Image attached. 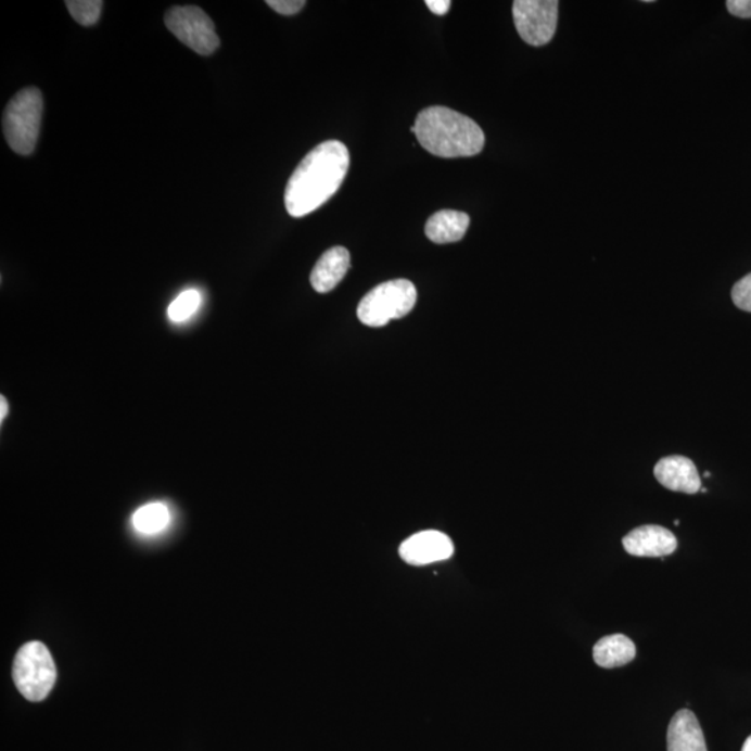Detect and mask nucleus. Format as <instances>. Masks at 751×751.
Masks as SVG:
<instances>
[{"label":"nucleus","instance_id":"obj_1","mask_svg":"<svg viewBox=\"0 0 751 751\" xmlns=\"http://www.w3.org/2000/svg\"><path fill=\"white\" fill-rule=\"evenodd\" d=\"M349 167L348 148L330 140L314 148L287 182L284 204L293 217L313 214L339 191Z\"/></svg>","mask_w":751,"mask_h":751},{"label":"nucleus","instance_id":"obj_2","mask_svg":"<svg viewBox=\"0 0 751 751\" xmlns=\"http://www.w3.org/2000/svg\"><path fill=\"white\" fill-rule=\"evenodd\" d=\"M411 131L424 150L447 160L478 155L486 142L476 122L444 106L424 109Z\"/></svg>","mask_w":751,"mask_h":751},{"label":"nucleus","instance_id":"obj_3","mask_svg":"<svg viewBox=\"0 0 751 751\" xmlns=\"http://www.w3.org/2000/svg\"><path fill=\"white\" fill-rule=\"evenodd\" d=\"M43 111L41 91L24 88L10 99L3 113V135L9 147L18 155H31L36 150Z\"/></svg>","mask_w":751,"mask_h":751},{"label":"nucleus","instance_id":"obj_4","mask_svg":"<svg viewBox=\"0 0 751 751\" xmlns=\"http://www.w3.org/2000/svg\"><path fill=\"white\" fill-rule=\"evenodd\" d=\"M418 293L411 281L399 279L376 287L358 305V318L369 328H383L413 309Z\"/></svg>","mask_w":751,"mask_h":751},{"label":"nucleus","instance_id":"obj_5","mask_svg":"<svg viewBox=\"0 0 751 751\" xmlns=\"http://www.w3.org/2000/svg\"><path fill=\"white\" fill-rule=\"evenodd\" d=\"M13 680L29 701H42L56 682V665L41 641H29L18 650L13 664Z\"/></svg>","mask_w":751,"mask_h":751},{"label":"nucleus","instance_id":"obj_6","mask_svg":"<svg viewBox=\"0 0 751 751\" xmlns=\"http://www.w3.org/2000/svg\"><path fill=\"white\" fill-rule=\"evenodd\" d=\"M165 24L173 36L202 56H209L220 47L214 22L200 8H171L165 14Z\"/></svg>","mask_w":751,"mask_h":751},{"label":"nucleus","instance_id":"obj_7","mask_svg":"<svg viewBox=\"0 0 751 751\" xmlns=\"http://www.w3.org/2000/svg\"><path fill=\"white\" fill-rule=\"evenodd\" d=\"M557 0H517L512 14L519 36L532 47L547 46L558 23Z\"/></svg>","mask_w":751,"mask_h":751},{"label":"nucleus","instance_id":"obj_8","mask_svg":"<svg viewBox=\"0 0 751 751\" xmlns=\"http://www.w3.org/2000/svg\"><path fill=\"white\" fill-rule=\"evenodd\" d=\"M451 538L438 531H423L408 537L399 547V557L409 565L424 567L454 556Z\"/></svg>","mask_w":751,"mask_h":751},{"label":"nucleus","instance_id":"obj_9","mask_svg":"<svg viewBox=\"0 0 751 751\" xmlns=\"http://www.w3.org/2000/svg\"><path fill=\"white\" fill-rule=\"evenodd\" d=\"M622 545L634 557H665L678 547V540L669 529L646 525L635 529L624 537Z\"/></svg>","mask_w":751,"mask_h":751},{"label":"nucleus","instance_id":"obj_10","mask_svg":"<svg viewBox=\"0 0 751 751\" xmlns=\"http://www.w3.org/2000/svg\"><path fill=\"white\" fill-rule=\"evenodd\" d=\"M657 481L672 492L696 494L700 492L701 479L691 459L682 456L662 458L654 468Z\"/></svg>","mask_w":751,"mask_h":751},{"label":"nucleus","instance_id":"obj_11","mask_svg":"<svg viewBox=\"0 0 751 751\" xmlns=\"http://www.w3.org/2000/svg\"><path fill=\"white\" fill-rule=\"evenodd\" d=\"M349 266V252L344 246H334L326 251L310 273V284L316 293L326 294L334 290L347 275Z\"/></svg>","mask_w":751,"mask_h":751},{"label":"nucleus","instance_id":"obj_12","mask_svg":"<svg viewBox=\"0 0 751 751\" xmlns=\"http://www.w3.org/2000/svg\"><path fill=\"white\" fill-rule=\"evenodd\" d=\"M666 743L669 751H707L703 729L690 710H679L671 720Z\"/></svg>","mask_w":751,"mask_h":751},{"label":"nucleus","instance_id":"obj_13","mask_svg":"<svg viewBox=\"0 0 751 751\" xmlns=\"http://www.w3.org/2000/svg\"><path fill=\"white\" fill-rule=\"evenodd\" d=\"M469 224H471V219L463 212L440 211L429 217L424 233L430 241L436 242V244H449V242L463 239Z\"/></svg>","mask_w":751,"mask_h":751},{"label":"nucleus","instance_id":"obj_14","mask_svg":"<svg viewBox=\"0 0 751 751\" xmlns=\"http://www.w3.org/2000/svg\"><path fill=\"white\" fill-rule=\"evenodd\" d=\"M593 657L602 669H616L635 660L636 646L625 635L606 636L595 645Z\"/></svg>","mask_w":751,"mask_h":751},{"label":"nucleus","instance_id":"obj_15","mask_svg":"<svg viewBox=\"0 0 751 751\" xmlns=\"http://www.w3.org/2000/svg\"><path fill=\"white\" fill-rule=\"evenodd\" d=\"M169 510L165 504L152 502L143 506L132 517V523L137 531L152 535V533L161 532L169 523Z\"/></svg>","mask_w":751,"mask_h":751},{"label":"nucleus","instance_id":"obj_16","mask_svg":"<svg viewBox=\"0 0 751 751\" xmlns=\"http://www.w3.org/2000/svg\"><path fill=\"white\" fill-rule=\"evenodd\" d=\"M64 4L72 17L84 27L96 26L101 18L102 0H67Z\"/></svg>","mask_w":751,"mask_h":751},{"label":"nucleus","instance_id":"obj_17","mask_svg":"<svg viewBox=\"0 0 751 751\" xmlns=\"http://www.w3.org/2000/svg\"><path fill=\"white\" fill-rule=\"evenodd\" d=\"M201 295L196 290H187L181 293L169 306V318L173 322H184L200 308Z\"/></svg>","mask_w":751,"mask_h":751},{"label":"nucleus","instance_id":"obj_18","mask_svg":"<svg viewBox=\"0 0 751 751\" xmlns=\"http://www.w3.org/2000/svg\"><path fill=\"white\" fill-rule=\"evenodd\" d=\"M733 301L739 309L751 313V273L734 285Z\"/></svg>","mask_w":751,"mask_h":751},{"label":"nucleus","instance_id":"obj_19","mask_svg":"<svg viewBox=\"0 0 751 751\" xmlns=\"http://www.w3.org/2000/svg\"><path fill=\"white\" fill-rule=\"evenodd\" d=\"M266 4L283 16H294L304 9L306 3L304 0H268Z\"/></svg>","mask_w":751,"mask_h":751},{"label":"nucleus","instance_id":"obj_20","mask_svg":"<svg viewBox=\"0 0 751 751\" xmlns=\"http://www.w3.org/2000/svg\"><path fill=\"white\" fill-rule=\"evenodd\" d=\"M726 8L736 17L751 18V0H728Z\"/></svg>","mask_w":751,"mask_h":751},{"label":"nucleus","instance_id":"obj_21","mask_svg":"<svg viewBox=\"0 0 751 751\" xmlns=\"http://www.w3.org/2000/svg\"><path fill=\"white\" fill-rule=\"evenodd\" d=\"M427 7L436 16H444L451 9V2L449 0H428Z\"/></svg>","mask_w":751,"mask_h":751},{"label":"nucleus","instance_id":"obj_22","mask_svg":"<svg viewBox=\"0 0 751 751\" xmlns=\"http://www.w3.org/2000/svg\"><path fill=\"white\" fill-rule=\"evenodd\" d=\"M0 403H2V415H0V419H4V413L8 412V404L4 402V397L0 398Z\"/></svg>","mask_w":751,"mask_h":751},{"label":"nucleus","instance_id":"obj_23","mask_svg":"<svg viewBox=\"0 0 751 751\" xmlns=\"http://www.w3.org/2000/svg\"><path fill=\"white\" fill-rule=\"evenodd\" d=\"M742 751H751V736L746 739Z\"/></svg>","mask_w":751,"mask_h":751},{"label":"nucleus","instance_id":"obj_24","mask_svg":"<svg viewBox=\"0 0 751 751\" xmlns=\"http://www.w3.org/2000/svg\"><path fill=\"white\" fill-rule=\"evenodd\" d=\"M700 492H701V493H707V488H705V487H701V488H700Z\"/></svg>","mask_w":751,"mask_h":751}]
</instances>
